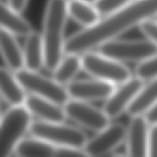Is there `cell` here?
Segmentation results:
<instances>
[{
    "label": "cell",
    "mask_w": 157,
    "mask_h": 157,
    "mask_svg": "<svg viewBox=\"0 0 157 157\" xmlns=\"http://www.w3.org/2000/svg\"><path fill=\"white\" fill-rule=\"evenodd\" d=\"M65 87L70 98L90 102L106 100L115 89V85L93 78L74 80Z\"/></svg>",
    "instance_id": "8fae6325"
},
{
    "label": "cell",
    "mask_w": 157,
    "mask_h": 157,
    "mask_svg": "<svg viewBox=\"0 0 157 157\" xmlns=\"http://www.w3.org/2000/svg\"><path fill=\"white\" fill-rule=\"evenodd\" d=\"M63 109L66 118L96 132L108 126L111 121L103 109L96 108L88 101L69 98L63 105Z\"/></svg>",
    "instance_id": "ba28073f"
},
{
    "label": "cell",
    "mask_w": 157,
    "mask_h": 157,
    "mask_svg": "<svg viewBox=\"0 0 157 157\" xmlns=\"http://www.w3.org/2000/svg\"><path fill=\"white\" fill-rule=\"evenodd\" d=\"M29 132L31 136L46 141L57 148L81 152L87 141L82 130L63 122H48L40 120L32 121Z\"/></svg>",
    "instance_id": "3957f363"
},
{
    "label": "cell",
    "mask_w": 157,
    "mask_h": 157,
    "mask_svg": "<svg viewBox=\"0 0 157 157\" xmlns=\"http://www.w3.org/2000/svg\"><path fill=\"white\" fill-rule=\"evenodd\" d=\"M31 113L24 105L12 106L0 118V157L14 154L17 144L29 132Z\"/></svg>",
    "instance_id": "277c9868"
},
{
    "label": "cell",
    "mask_w": 157,
    "mask_h": 157,
    "mask_svg": "<svg viewBox=\"0 0 157 157\" xmlns=\"http://www.w3.org/2000/svg\"><path fill=\"white\" fill-rule=\"evenodd\" d=\"M82 70L102 81L121 85L132 75L129 68L121 62L112 59L101 52H86L81 56Z\"/></svg>",
    "instance_id": "5b68a950"
},
{
    "label": "cell",
    "mask_w": 157,
    "mask_h": 157,
    "mask_svg": "<svg viewBox=\"0 0 157 157\" xmlns=\"http://www.w3.org/2000/svg\"><path fill=\"white\" fill-rule=\"evenodd\" d=\"M24 106L31 115L37 116L43 121L63 122L66 119L63 106L33 94L26 96Z\"/></svg>",
    "instance_id": "4fadbf2b"
},
{
    "label": "cell",
    "mask_w": 157,
    "mask_h": 157,
    "mask_svg": "<svg viewBox=\"0 0 157 157\" xmlns=\"http://www.w3.org/2000/svg\"><path fill=\"white\" fill-rule=\"evenodd\" d=\"M98 52L121 63H140L157 52V45L145 40H108L98 46Z\"/></svg>",
    "instance_id": "8992f818"
},
{
    "label": "cell",
    "mask_w": 157,
    "mask_h": 157,
    "mask_svg": "<svg viewBox=\"0 0 157 157\" xmlns=\"http://www.w3.org/2000/svg\"><path fill=\"white\" fill-rule=\"evenodd\" d=\"M131 121L126 129L125 145L126 155L129 156H147L148 132L150 124L144 115L131 117Z\"/></svg>",
    "instance_id": "7c38bea8"
},
{
    "label": "cell",
    "mask_w": 157,
    "mask_h": 157,
    "mask_svg": "<svg viewBox=\"0 0 157 157\" xmlns=\"http://www.w3.org/2000/svg\"><path fill=\"white\" fill-rule=\"evenodd\" d=\"M67 0H48L42 24L44 67L53 71L64 55V31L68 10Z\"/></svg>",
    "instance_id": "7a4b0ae2"
},
{
    "label": "cell",
    "mask_w": 157,
    "mask_h": 157,
    "mask_svg": "<svg viewBox=\"0 0 157 157\" xmlns=\"http://www.w3.org/2000/svg\"><path fill=\"white\" fill-rule=\"evenodd\" d=\"M67 10L68 16L84 28L96 24L101 18L94 4L83 0L68 1Z\"/></svg>",
    "instance_id": "44dd1931"
},
{
    "label": "cell",
    "mask_w": 157,
    "mask_h": 157,
    "mask_svg": "<svg viewBox=\"0 0 157 157\" xmlns=\"http://www.w3.org/2000/svg\"><path fill=\"white\" fill-rule=\"evenodd\" d=\"M83 1H86V2H89V3H94L96 0H83Z\"/></svg>",
    "instance_id": "83f0119b"
},
{
    "label": "cell",
    "mask_w": 157,
    "mask_h": 157,
    "mask_svg": "<svg viewBox=\"0 0 157 157\" xmlns=\"http://www.w3.org/2000/svg\"><path fill=\"white\" fill-rule=\"evenodd\" d=\"M126 129L127 127L121 123H109L97 132L95 136L87 139L83 148L84 155L102 156L112 153L124 143Z\"/></svg>",
    "instance_id": "9c48e42d"
},
{
    "label": "cell",
    "mask_w": 157,
    "mask_h": 157,
    "mask_svg": "<svg viewBox=\"0 0 157 157\" xmlns=\"http://www.w3.org/2000/svg\"><path fill=\"white\" fill-rule=\"evenodd\" d=\"M135 75L144 82L157 78V52L137 63Z\"/></svg>",
    "instance_id": "7402d4cb"
},
{
    "label": "cell",
    "mask_w": 157,
    "mask_h": 157,
    "mask_svg": "<svg viewBox=\"0 0 157 157\" xmlns=\"http://www.w3.org/2000/svg\"><path fill=\"white\" fill-rule=\"evenodd\" d=\"M24 68L30 71H39L44 66V51L41 34L32 31L26 36L23 48Z\"/></svg>",
    "instance_id": "e0dca14e"
},
{
    "label": "cell",
    "mask_w": 157,
    "mask_h": 157,
    "mask_svg": "<svg viewBox=\"0 0 157 157\" xmlns=\"http://www.w3.org/2000/svg\"><path fill=\"white\" fill-rule=\"evenodd\" d=\"M1 116H2V114H1V110H0V118H1Z\"/></svg>",
    "instance_id": "f546056e"
},
{
    "label": "cell",
    "mask_w": 157,
    "mask_h": 157,
    "mask_svg": "<svg viewBox=\"0 0 157 157\" xmlns=\"http://www.w3.org/2000/svg\"><path fill=\"white\" fill-rule=\"evenodd\" d=\"M0 28L16 36L26 37L33 31L31 24L7 3L0 0Z\"/></svg>",
    "instance_id": "2e32d148"
},
{
    "label": "cell",
    "mask_w": 157,
    "mask_h": 157,
    "mask_svg": "<svg viewBox=\"0 0 157 157\" xmlns=\"http://www.w3.org/2000/svg\"><path fill=\"white\" fill-rule=\"evenodd\" d=\"M153 18H155V19H156V20H157V15L155 16V17H153Z\"/></svg>",
    "instance_id": "f1b7e54d"
},
{
    "label": "cell",
    "mask_w": 157,
    "mask_h": 157,
    "mask_svg": "<svg viewBox=\"0 0 157 157\" xmlns=\"http://www.w3.org/2000/svg\"><path fill=\"white\" fill-rule=\"evenodd\" d=\"M144 83L142 79L135 75L115 87L110 96L105 100L102 109L107 116L113 120L127 112Z\"/></svg>",
    "instance_id": "30bf717a"
},
{
    "label": "cell",
    "mask_w": 157,
    "mask_h": 157,
    "mask_svg": "<svg viewBox=\"0 0 157 157\" xmlns=\"http://www.w3.org/2000/svg\"><path fill=\"white\" fill-rule=\"evenodd\" d=\"M15 36L0 28V55L6 67L14 73L24 68L23 50Z\"/></svg>",
    "instance_id": "5bb4252c"
},
{
    "label": "cell",
    "mask_w": 157,
    "mask_h": 157,
    "mask_svg": "<svg viewBox=\"0 0 157 157\" xmlns=\"http://www.w3.org/2000/svg\"><path fill=\"white\" fill-rule=\"evenodd\" d=\"M6 1L7 4L11 6L15 10L18 12H22L26 8L29 0H6Z\"/></svg>",
    "instance_id": "4316f807"
},
{
    "label": "cell",
    "mask_w": 157,
    "mask_h": 157,
    "mask_svg": "<svg viewBox=\"0 0 157 157\" xmlns=\"http://www.w3.org/2000/svg\"><path fill=\"white\" fill-rule=\"evenodd\" d=\"M147 156L157 157V123L151 124L149 127Z\"/></svg>",
    "instance_id": "d4e9b609"
},
{
    "label": "cell",
    "mask_w": 157,
    "mask_h": 157,
    "mask_svg": "<svg viewBox=\"0 0 157 157\" xmlns=\"http://www.w3.org/2000/svg\"><path fill=\"white\" fill-rule=\"evenodd\" d=\"M15 75L24 90L29 92V94L47 98L61 106H63L70 98L64 86L59 84L53 78L40 74L38 71L22 68L16 72Z\"/></svg>",
    "instance_id": "52a82bcc"
},
{
    "label": "cell",
    "mask_w": 157,
    "mask_h": 157,
    "mask_svg": "<svg viewBox=\"0 0 157 157\" xmlns=\"http://www.w3.org/2000/svg\"><path fill=\"white\" fill-rule=\"evenodd\" d=\"M0 96L11 107L24 105L27 96L15 73L5 67H0Z\"/></svg>",
    "instance_id": "9a60e30c"
},
{
    "label": "cell",
    "mask_w": 157,
    "mask_h": 157,
    "mask_svg": "<svg viewBox=\"0 0 157 157\" xmlns=\"http://www.w3.org/2000/svg\"><path fill=\"white\" fill-rule=\"evenodd\" d=\"M82 70L81 55L75 53H64L63 57L55 67L53 79L59 84L66 86L75 80V76Z\"/></svg>",
    "instance_id": "ffe728a7"
},
{
    "label": "cell",
    "mask_w": 157,
    "mask_h": 157,
    "mask_svg": "<svg viewBox=\"0 0 157 157\" xmlns=\"http://www.w3.org/2000/svg\"><path fill=\"white\" fill-rule=\"evenodd\" d=\"M144 83L137 93L132 103L127 109V113L132 116L144 115L157 102V78Z\"/></svg>",
    "instance_id": "ac0fdd59"
},
{
    "label": "cell",
    "mask_w": 157,
    "mask_h": 157,
    "mask_svg": "<svg viewBox=\"0 0 157 157\" xmlns=\"http://www.w3.org/2000/svg\"><path fill=\"white\" fill-rule=\"evenodd\" d=\"M131 1L132 0H96L93 4L100 17H107L119 12Z\"/></svg>",
    "instance_id": "603a6c76"
},
{
    "label": "cell",
    "mask_w": 157,
    "mask_h": 157,
    "mask_svg": "<svg viewBox=\"0 0 157 157\" xmlns=\"http://www.w3.org/2000/svg\"><path fill=\"white\" fill-rule=\"evenodd\" d=\"M156 15L157 0H132L119 12L104 17L96 24L74 33L70 39L72 47L78 52L91 51Z\"/></svg>",
    "instance_id": "6da1fadb"
},
{
    "label": "cell",
    "mask_w": 157,
    "mask_h": 157,
    "mask_svg": "<svg viewBox=\"0 0 157 157\" xmlns=\"http://www.w3.org/2000/svg\"><path fill=\"white\" fill-rule=\"evenodd\" d=\"M58 148L40 138H23L16 146L14 154L23 157L55 156Z\"/></svg>",
    "instance_id": "d6986e66"
},
{
    "label": "cell",
    "mask_w": 157,
    "mask_h": 157,
    "mask_svg": "<svg viewBox=\"0 0 157 157\" xmlns=\"http://www.w3.org/2000/svg\"><path fill=\"white\" fill-rule=\"evenodd\" d=\"M140 29L146 39L152 40L157 45V20L155 18H148L139 24Z\"/></svg>",
    "instance_id": "cb8c5ba5"
},
{
    "label": "cell",
    "mask_w": 157,
    "mask_h": 157,
    "mask_svg": "<svg viewBox=\"0 0 157 157\" xmlns=\"http://www.w3.org/2000/svg\"><path fill=\"white\" fill-rule=\"evenodd\" d=\"M144 117L150 125L157 123V102L144 114Z\"/></svg>",
    "instance_id": "484cf974"
}]
</instances>
